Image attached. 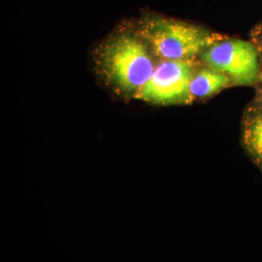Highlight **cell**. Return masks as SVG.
<instances>
[{"label":"cell","instance_id":"cell-6","mask_svg":"<svg viewBox=\"0 0 262 262\" xmlns=\"http://www.w3.org/2000/svg\"><path fill=\"white\" fill-rule=\"evenodd\" d=\"M233 85L227 76L203 64V67H198L195 70L189 84L191 102L212 97Z\"/></svg>","mask_w":262,"mask_h":262},{"label":"cell","instance_id":"cell-2","mask_svg":"<svg viewBox=\"0 0 262 262\" xmlns=\"http://www.w3.org/2000/svg\"><path fill=\"white\" fill-rule=\"evenodd\" d=\"M136 28L154 55L161 60L195 59L225 37L205 27L154 12L143 13Z\"/></svg>","mask_w":262,"mask_h":262},{"label":"cell","instance_id":"cell-8","mask_svg":"<svg viewBox=\"0 0 262 262\" xmlns=\"http://www.w3.org/2000/svg\"><path fill=\"white\" fill-rule=\"evenodd\" d=\"M259 72H258V79L257 82L255 84V97L254 99L257 101H261L262 102V54H259Z\"/></svg>","mask_w":262,"mask_h":262},{"label":"cell","instance_id":"cell-4","mask_svg":"<svg viewBox=\"0 0 262 262\" xmlns=\"http://www.w3.org/2000/svg\"><path fill=\"white\" fill-rule=\"evenodd\" d=\"M198 67L195 59L161 60L134 98L163 106L192 103L189 84Z\"/></svg>","mask_w":262,"mask_h":262},{"label":"cell","instance_id":"cell-7","mask_svg":"<svg viewBox=\"0 0 262 262\" xmlns=\"http://www.w3.org/2000/svg\"><path fill=\"white\" fill-rule=\"evenodd\" d=\"M251 39H252L251 41L256 47L259 54H262V21L253 28L251 33Z\"/></svg>","mask_w":262,"mask_h":262},{"label":"cell","instance_id":"cell-3","mask_svg":"<svg viewBox=\"0 0 262 262\" xmlns=\"http://www.w3.org/2000/svg\"><path fill=\"white\" fill-rule=\"evenodd\" d=\"M259 52L252 41L225 36L199 56L202 64L227 76L234 85H255Z\"/></svg>","mask_w":262,"mask_h":262},{"label":"cell","instance_id":"cell-5","mask_svg":"<svg viewBox=\"0 0 262 262\" xmlns=\"http://www.w3.org/2000/svg\"><path fill=\"white\" fill-rule=\"evenodd\" d=\"M241 143L248 158L262 173V102L253 99L241 122Z\"/></svg>","mask_w":262,"mask_h":262},{"label":"cell","instance_id":"cell-1","mask_svg":"<svg viewBox=\"0 0 262 262\" xmlns=\"http://www.w3.org/2000/svg\"><path fill=\"white\" fill-rule=\"evenodd\" d=\"M96 62L108 84L132 97L150 80L157 66L149 45L131 26L106 39L97 51Z\"/></svg>","mask_w":262,"mask_h":262}]
</instances>
